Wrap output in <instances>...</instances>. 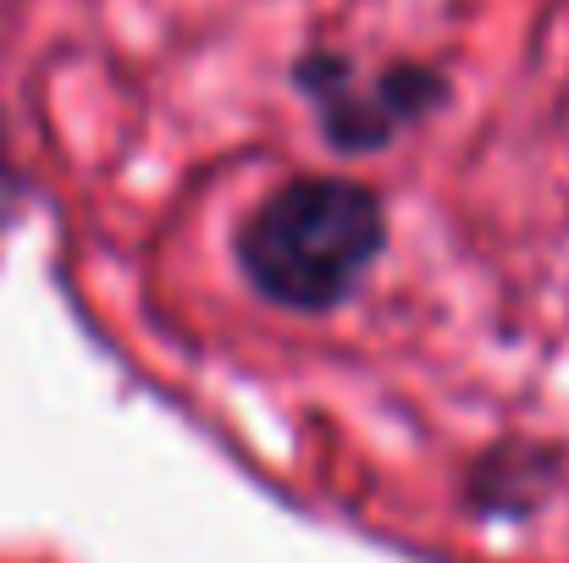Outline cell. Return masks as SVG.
<instances>
[{
    "label": "cell",
    "instance_id": "cell-1",
    "mask_svg": "<svg viewBox=\"0 0 569 563\" xmlns=\"http://www.w3.org/2000/svg\"><path fill=\"white\" fill-rule=\"evenodd\" d=\"M387 243L381 199L349 178H293L238 232L243 277L282 310L343 304Z\"/></svg>",
    "mask_w": 569,
    "mask_h": 563
}]
</instances>
